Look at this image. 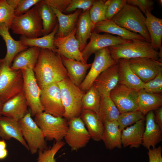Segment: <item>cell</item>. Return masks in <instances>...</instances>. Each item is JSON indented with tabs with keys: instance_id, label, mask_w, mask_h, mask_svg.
Here are the masks:
<instances>
[{
	"instance_id": "1",
	"label": "cell",
	"mask_w": 162,
	"mask_h": 162,
	"mask_svg": "<svg viewBox=\"0 0 162 162\" xmlns=\"http://www.w3.org/2000/svg\"><path fill=\"white\" fill-rule=\"evenodd\" d=\"M33 70L38 84L41 89L68 78L61 55L49 49L40 48Z\"/></svg>"
},
{
	"instance_id": "2",
	"label": "cell",
	"mask_w": 162,
	"mask_h": 162,
	"mask_svg": "<svg viewBox=\"0 0 162 162\" xmlns=\"http://www.w3.org/2000/svg\"><path fill=\"white\" fill-rule=\"evenodd\" d=\"M10 28L13 34L28 38H36L44 36L42 22L37 4L25 14L15 16Z\"/></svg>"
},
{
	"instance_id": "3",
	"label": "cell",
	"mask_w": 162,
	"mask_h": 162,
	"mask_svg": "<svg viewBox=\"0 0 162 162\" xmlns=\"http://www.w3.org/2000/svg\"><path fill=\"white\" fill-rule=\"evenodd\" d=\"M112 20L120 26L138 33L151 43V38L145 24L146 17L136 6L126 4Z\"/></svg>"
},
{
	"instance_id": "4",
	"label": "cell",
	"mask_w": 162,
	"mask_h": 162,
	"mask_svg": "<svg viewBox=\"0 0 162 162\" xmlns=\"http://www.w3.org/2000/svg\"><path fill=\"white\" fill-rule=\"evenodd\" d=\"M112 57L116 62L121 58L146 57L159 61V52L152 47L151 43L146 40H135L130 43L108 47Z\"/></svg>"
},
{
	"instance_id": "5",
	"label": "cell",
	"mask_w": 162,
	"mask_h": 162,
	"mask_svg": "<svg viewBox=\"0 0 162 162\" xmlns=\"http://www.w3.org/2000/svg\"><path fill=\"white\" fill-rule=\"evenodd\" d=\"M60 88L64 109L63 117L67 120L80 116L82 99L85 92L68 78L57 83Z\"/></svg>"
},
{
	"instance_id": "6",
	"label": "cell",
	"mask_w": 162,
	"mask_h": 162,
	"mask_svg": "<svg viewBox=\"0 0 162 162\" xmlns=\"http://www.w3.org/2000/svg\"><path fill=\"white\" fill-rule=\"evenodd\" d=\"M21 70H13L2 62L0 72V100L4 103L23 91Z\"/></svg>"
},
{
	"instance_id": "7",
	"label": "cell",
	"mask_w": 162,
	"mask_h": 162,
	"mask_svg": "<svg viewBox=\"0 0 162 162\" xmlns=\"http://www.w3.org/2000/svg\"><path fill=\"white\" fill-rule=\"evenodd\" d=\"M34 117V122L47 140L57 142L64 138L68 128L67 119L64 117H55L44 112Z\"/></svg>"
},
{
	"instance_id": "8",
	"label": "cell",
	"mask_w": 162,
	"mask_h": 162,
	"mask_svg": "<svg viewBox=\"0 0 162 162\" xmlns=\"http://www.w3.org/2000/svg\"><path fill=\"white\" fill-rule=\"evenodd\" d=\"M30 111L19 122L23 137L32 154L47 147L44 134L32 117Z\"/></svg>"
},
{
	"instance_id": "9",
	"label": "cell",
	"mask_w": 162,
	"mask_h": 162,
	"mask_svg": "<svg viewBox=\"0 0 162 162\" xmlns=\"http://www.w3.org/2000/svg\"><path fill=\"white\" fill-rule=\"evenodd\" d=\"M23 78V91L32 116L44 112L40 101L41 89L39 86L33 69L21 70Z\"/></svg>"
},
{
	"instance_id": "10",
	"label": "cell",
	"mask_w": 162,
	"mask_h": 162,
	"mask_svg": "<svg viewBox=\"0 0 162 162\" xmlns=\"http://www.w3.org/2000/svg\"><path fill=\"white\" fill-rule=\"evenodd\" d=\"M94 54L90 70L79 86L85 92L88 90L95 79L101 73L117 63L112 57L108 47L100 50Z\"/></svg>"
},
{
	"instance_id": "11",
	"label": "cell",
	"mask_w": 162,
	"mask_h": 162,
	"mask_svg": "<svg viewBox=\"0 0 162 162\" xmlns=\"http://www.w3.org/2000/svg\"><path fill=\"white\" fill-rule=\"evenodd\" d=\"M40 99L44 112L55 117H63L64 109L57 83L50 84L42 89Z\"/></svg>"
},
{
	"instance_id": "12",
	"label": "cell",
	"mask_w": 162,
	"mask_h": 162,
	"mask_svg": "<svg viewBox=\"0 0 162 162\" xmlns=\"http://www.w3.org/2000/svg\"><path fill=\"white\" fill-rule=\"evenodd\" d=\"M68 128L64 137L72 151L85 147L91 138L80 116L69 120Z\"/></svg>"
},
{
	"instance_id": "13",
	"label": "cell",
	"mask_w": 162,
	"mask_h": 162,
	"mask_svg": "<svg viewBox=\"0 0 162 162\" xmlns=\"http://www.w3.org/2000/svg\"><path fill=\"white\" fill-rule=\"evenodd\" d=\"M90 41L81 51L84 60L87 61L91 55L106 47L129 43L132 40L123 39L108 33L100 34L94 31L92 32Z\"/></svg>"
},
{
	"instance_id": "14",
	"label": "cell",
	"mask_w": 162,
	"mask_h": 162,
	"mask_svg": "<svg viewBox=\"0 0 162 162\" xmlns=\"http://www.w3.org/2000/svg\"><path fill=\"white\" fill-rule=\"evenodd\" d=\"M138 91L118 83L110 92L109 97L120 113L138 110L136 103Z\"/></svg>"
},
{
	"instance_id": "15",
	"label": "cell",
	"mask_w": 162,
	"mask_h": 162,
	"mask_svg": "<svg viewBox=\"0 0 162 162\" xmlns=\"http://www.w3.org/2000/svg\"><path fill=\"white\" fill-rule=\"evenodd\" d=\"M128 62L133 72L144 83L162 71V62L150 58H132L129 59Z\"/></svg>"
},
{
	"instance_id": "16",
	"label": "cell",
	"mask_w": 162,
	"mask_h": 162,
	"mask_svg": "<svg viewBox=\"0 0 162 162\" xmlns=\"http://www.w3.org/2000/svg\"><path fill=\"white\" fill-rule=\"evenodd\" d=\"M76 28L63 37H55L54 44L56 52L67 58L87 63L80 50L79 42L76 38Z\"/></svg>"
},
{
	"instance_id": "17",
	"label": "cell",
	"mask_w": 162,
	"mask_h": 162,
	"mask_svg": "<svg viewBox=\"0 0 162 162\" xmlns=\"http://www.w3.org/2000/svg\"><path fill=\"white\" fill-rule=\"evenodd\" d=\"M28 107L23 91L3 104L2 115L19 121L29 112Z\"/></svg>"
},
{
	"instance_id": "18",
	"label": "cell",
	"mask_w": 162,
	"mask_h": 162,
	"mask_svg": "<svg viewBox=\"0 0 162 162\" xmlns=\"http://www.w3.org/2000/svg\"><path fill=\"white\" fill-rule=\"evenodd\" d=\"M119 68L117 63L101 73L93 84L100 95L109 96L110 93L119 83Z\"/></svg>"
},
{
	"instance_id": "19",
	"label": "cell",
	"mask_w": 162,
	"mask_h": 162,
	"mask_svg": "<svg viewBox=\"0 0 162 162\" xmlns=\"http://www.w3.org/2000/svg\"><path fill=\"white\" fill-rule=\"evenodd\" d=\"M93 31L98 33L104 32L116 35L123 39L127 40L146 41L140 34L130 32L120 26L112 20H106L97 23L94 25Z\"/></svg>"
},
{
	"instance_id": "20",
	"label": "cell",
	"mask_w": 162,
	"mask_h": 162,
	"mask_svg": "<svg viewBox=\"0 0 162 162\" xmlns=\"http://www.w3.org/2000/svg\"><path fill=\"white\" fill-rule=\"evenodd\" d=\"M154 117L155 114L153 111L147 114L142 145L148 149L151 147L152 148L155 147L162 140V130L155 122Z\"/></svg>"
},
{
	"instance_id": "21",
	"label": "cell",
	"mask_w": 162,
	"mask_h": 162,
	"mask_svg": "<svg viewBox=\"0 0 162 162\" xmlns=\"http://www.w3.org/2000/svg\"><path fill=\"white\" fill-rule=\"evenodd\" d=\"M8 28L4 23L0 24V36L4 40L7 47V52L2 62L10 66L15 56L28 48L19 40L14 39L10 35Z\"/></svg>"
},
{
	"instance_id": "22",
	"label": "cell",
	"mask_w": 162,
	"mask_h": 162,
	"mask_svg": "<svg viewBox=\"0 0 162 162\" xmlns=\"http://www.w3.org/2000/svg\"><path fill=\"white\" fill-rule=\"evenodd\" d=\"M0 137L4 140L14 138L28 150V145L23 137L19 121L4 116H0Z\"/></svg>"
},
{
	"instance_id": "23",
	"label": "cell",
	"mask_w": 162,
	"mask_h": 162,
	"mask_svg": "<svg viewBox=\"0 0 162 162\" xmlns=\"http://www.w3.org/2000/svg\"><path fill=\"white\" fill-rule=\"evenodd\" d=\"M80 117L93 140H102L104 130V124L98 115L89 110H83Z\"/></svg>"
},
{
	"instance_id": "24",
	"label": "cell",
	"mask_w": 162,
	"mask_h": 162,
	"mask_svg": "<svg viewBox=\"0 0 162 162\" xmlns=\"http://www.w3.org/2000/svg\"><path fill=\"white\" fill-rule=\"evenodd\" d=\"M118 63L119 68V83L138 91L143 89L144 83L131 70L128 59L121 58L118 60Z\"/></svg>"
},
{
	"instance_id": "25",
	"label": "cell",
	"mask_w": 162,
	"mask_h": 162,
	"mask_svg": "<svg viewBox=\"0 0 162 162\" xmlns=\"http://www.w3.org/2000/svg\"><path fill=\"white\" fill-rule=\"evenodd\" d=\"M145 128L143 119L123 129L121 132L122 146L139 148L142 145Z\"/></svg>"
},
{
	"instance_id": "26",
	"label": "cell",
	"mask_w": 162,
	"mask_h": 162,
	"mask_svg": "<svg viewBox=\"0 0 162 162\" xmlns=\"http://www.w3.org/2000/svg\"><path fill=\"white\" fill-rule=\"evenodd\" d=\"M61 56L63 63L67 71L68 78L79 87L86 76L92 63H83Z\"/></svg>"
},
{
	"instance_id": "27",
	"label": "cell",
	"mask_w": 162,
	"mask_h": 162,
	"mask_svg": "<svg viewBox=\"0 0 162 162\" xmlns=\"http://www.w3.org/2000/svg\"><path fill=\"white\" fill-rule=\"evenodd\" d=\"M40 48L31 46L18 54L14 58L11 68L13 70L33 69L38 59Z\"/></svg>"
},
{
	"instance_id": "28",
	"label": "cell",
	"mask_w": 162,
	"mask_h": 162,
	"mask_svg": "<svg viewBox=\"0 0 162 162\" xmlns=\"http://www.w3.org/2000/svg\"><path fill=\"white\" fill-rule=\"evenodd\" d=\"M136 103L138 110L145 116L162 106V94L147 92L142 89L138 92Z\"/></svg>"
},
{
	"instance_id": "29",
	"label": "cell",
	"mask_w": 162,
	"mask_h": 162,
	"mask_svg": "<svg viewBox=\"0 0 162 162\" xmlns=\"http://www.w3.org/2000/svg\"><path fill=\"white\" fill-rule=\"evenodd\" d=\"M52 9L56 15L58 24L55 37H63L66 36L76 27L82 10H76L72 13L66 14L56 9Z\"/></svg>"
},
{
	"instance_id": "30",
	"label": "cell",
	"mask_w": 162,
	"mask_h": 162,
	"mask_svg": "<svg viewBox=\"0 0 162 162\" xmlns=\"http://www.w3.org/2000/svg\"><path fill=\"white\" fill-rule=\"evenodd\" d=\"M145 24L151 38V43L155 50L162 49V19L148 11L145 14Z\"/></svg>"
},
{
	"instance_id": "31",
	"label": "cell",
	"mask_w": 162,
	"mask_h": 162,
	"mask_svg": "<svg viewBox=\"0 0 162 162\" xmlns=\"http://www.w3.org/2000/svg\"><path fill=\"white\" fill-rule=\"evenodd\" d=\"M89 10L81 14L76 26V38L79 42L81 52L87 44V40L90 38L94 30V25L90 19Z\"/></svg>"
},
{
	"instance_id": "32",
	"label": "cell",
	"mask_w": 162,
	"mask_h": 162,
	"mask_svg": "<svg viewBox=\"0 0 162 162\" xmlns=\"http://www.w3.org/2000/svg\"><path fill=\"white\" fill-rule=\"evenodd\" d=\"M104 130L102 140L106 148L112 150L122 147L121 131L117 122H106L104 123Z\"/></svg>"
},
{
	"instance_id": "33",
	"label": "cell",
	"mask_w": 162,
	"mask_h": 162,
	"mask_svg": "<svg viewBox=\"0 0 162 162\" xmlns=\"http://www.w3.org/2000/svg\"><path fill=\"white\" fill-rule=\"evenodd\" d=\"M58 27V23L53 30L50 34L41 37L28 38L21 36L20 40L24 45L28 46H35L42 49H47L55 52L56 48L54 44V40Z\"/></svg>"
},
{
	"instance_id": "34",
	"label": "cell",
	"mask_w": 162,
	"mask_h": 162,
	"mask_svg": "<svg viewBox=\"0 0 162 162\" xmlns=\"http://www.w3.org/2000/svg\"><path fill=\"white\" fill-rule=\"evenodd\" d=\"M37 5L42 22L44 35H46L53 30L58 23V19L53 9L44 0H41Z\"/></svg>"
},
{
	"instance_id": "35",
	"label": "cell",
	"mask_w": 162,
	"mask_h": 162,
	"mask_svg": "<svg viewBox=\"0 0 162 162\" xmlns=\"http://www.w3.org/2000/svg\"><path fill=\"white\" fill-rule=\"evenodd\" d=\"M120 113L109 96L101 95L98 116L104 123L117 122Z\"/></svg>"
},
{
	"instance_id": "36",
	"label": "cell",
	"mask_w": 162,
	"mask_h": 162,
	"mask_svg": "<svg viewBox=\"0 0 162 162\" xmlns=\"http://www.w3.org/2000/svg\"><path fill=\"white\" fill-rule=\"evenodd\" d=\"M101 95L93 84L85 93L82 99V109L92 110L98 116Z\"/></svg>"
},
{
	"instance_id": "37",
	"label": "cell",
	"mask_w": 162,
	"mask_h": 162,
	"mask_svg": "<svg viewBox=\"0 0 162 162\" xmlns=\"http://www.w3.org/2000/svg\"><path fill=\"white\" fill-rule=\"evenodd\" d=\"M144 116L139 110L120 113L117 120L119 129L122 132L128 126L143 119Z\"/></svg>"
},
{
	"instance_id": "38",
	"label": "cell",
	"mask_w": 162,
	"mask_h": 162,
	"mask_svg": "<svg viewBox=\"0 0 162 162\" xmlns=\"http://www.w3.org/2000/svg\"><path fill=\"white\" fill-rule=\"evenodd\" d=\"M106 0H95L89 10V14L92 23H97L106 20V15L107 5Z\"/></svg>"
},
{
	"instance_id": "39",
	"label": "cell",
	"mask_w": 162,
	"mask_h": 162,
	"mask_svg": "<svg viewBox=\"0 0 162 162\" xmlns=\"http://www.w3.org/2000/svg\"><path fill=\"white\" fill-rule=\"evenodd\" d=\"M65 144L63 140L56 142L52 146L38 150L37 162H57L55 158V156Z\"/></svg>"
},
{
	"instance_id": "40",
	"label": "cell",
	"mask_w": 162,
	"mask_h": 162,
	"mask_svg": "<svg viewBox=\"0 0 162 162\" xmlns=\"http://www.w3.org/2000/svg\"><path fill=\"white\" fill-rule=\"evenodd\" d=\"M14 9L6 0H0V24L4 23L9 29L15 16Z\"/></svg>"
},
{
	"instance_id": "41",
	"label": "cell",
	"mask_w": 162,
	"mask_h": 162,
	"mask_svg": "<svg viewBox=\"0 0 162 162\" xmlns=\"http://www.w3.org/2000/svg\"><path fill=\"white\" fill-rule=\"evenodd\" d=\"M107 5L106 17V20H112L127 4V0H106Z\"/></svg>"
},
{
	"instance_id": "42",
	"label": "cell",
	"mask_w": 162,
	"mask_h": 162,
	"mask_svg": "<svg viewBox=\"0 0 162 162\" xmlns=\"http://www.w3.org/2000/svg\"><path fill=\"white\" fill-rule=\"evenodd\" d=\"M143 89L146 92L154 93L162 92V71L152 80L144 83Z\"/></svg>"
},
{
	"instance_id": "43",
	"label": "cell",
	"mask_w": 162,
	"mask_h": 162,
	"mask_svg": "<svg viewBox=\"0 0 162 162\" xmlns=\"http://www.w3.org/2000/svg\"><path fill=\"white\" fill-rule=\"evenodd\" d=\"M94 0H71L64 12H70L76 10L80 9L83 12L90 9L93 4Z\"/></svg>"
},
{
	"instance_id": "44",
	"label": "cell",
	"mask_w": 162,
	"mask_h": 162,
	"mask_svg": "<svg viewBox=\"0 0 162 162\" xmlns=\"http://www.w3.org/2000/svg\"><path fill=\"white\" fill-rule=\"evenodd\" d=\"M40 0H19L18 4L14 10L15 16H18L27 12L32 6H34Z\"/></svg>"
},
{
	"instance_id": "45",
	"label": "cell",
	"mask_w": 162,
	"mask_h": 162,
	"mask_svg": "<svg viewBox=\"0 0 162 162\" xmlns=\"http://www.w3.org/2000/svg\"><path fill=\"white\" fill-rule=\"evenodd\" d=\"M127 3L136 6L145 14L148 11L151 12L154 2L152 0H127Z\"/></svg>"
},
{
	"instance_id": "46",
	"label": "cell",
	"mask_w": 162,
	"mask_h": 162,
	"mask_svg": "<svg viewBox=\"0 0 162 162\" xmlns=\"http://www.w3.org/2000/svg\"><path fill=\"white\" fill-rule=\"evenodd\" d=\"M44 2L52 8L64 13L71 0H44Z\"/></svg>"
},
{
	"instance_id": "47",
	"label": "cell",
	"mask_w": 162,
	"mask_h": 162,
	"mask_svg": "<svg viewBox=\"0 0 162 162\" xmlns=\"http://www.w3.org/2000/svg\"><path fill=\"white\" fill-rule=\"evenodd\" d=\"M148 154L149 157V162H158L159 155L161 153L162 147L159 146L157 148L154 147L152 149H148Z\"/></svg>"
},
{
	"instance_id": "48",
	"label": "cell",
	"mask_w": 162,
	"mask_h": 162,
	"mask_svg": "<svg viewBox=\"0 0 162 162\" xmlns=\"http://www.w3.org/2000/svg\"><path fill=\"white\" fill-rule=\"evenodd\" d=\"M156 110V116L154 119L156 123L162 130V107H159Z\"/></svg>"
},
{
	"instance_id": "49",
	"label": "cell",
	"mask_w": 162,
	"mask_h": 162,
	"mask_svg": "<svg viewBox=\"0 0 162 162\" xmlns=\"http://www.w3.org/2000/svg\"><path fill=\"white\" fill-rule=\"evenodd\" d=\"M8 151L6 148L0 151V160L5 158L8 155Z\"/></svg>"
},
{
	"instance_id": "50",
	"label": "cell",
	"mask_w": 162,
	"mask_h": 162,
	"mask_svg": "<svg viewBox=\"0 0 162 162\" xmlns=\"http://www.w3.org/2000/svg\"><path fill=\"white\" fill-rule=\"evenodd\" d=\"M8 3L14 9L16 7L19 0H7Z\"/></svg>"
},
{
	"instance_id": "51",
	"label": "cell",
	"mask_w": 162,
	"mask_h": 162,
	"mask_svg": "<svg viewBox=\"0 0 162 162\" xmlns=\"http://www.w3.org/2000/svg\"><path fill=\"white\" fill-rule=\"evenodd\" d=\"M7 144L5 140H0V151L6 148Z\"/></svg>"
},
{
	"instance_id": "52",
	"label": "cell",
	"mask_w": 162,
	"mask_h": 162,
	"mask_svg": "<svg viewBox=\"0 0 162 162\" xmlns=\"http://www.w3.org/2000/svg\"><path fill=\"white\" fill-rule=\"evenodd\" d=\"M4 103L0 100V117L2 116V110L3 104Z\"/></svg>"
},
{
	"instance_id": "53",
	"label": "cell",
	"mask_w": 162,
	"mask_h": 162,
	"mask_svg": "<svg viewBox=\"0 0 162 162\" xmlns=\"http://www.w3.org/2000/svg\"><path fill=\"white\" fill-rule=\"evenodd\" d=\"M158 162H162V158L161 153H160L159 156Z\"/></svg>"
},
{
	"instance_id": "54",
	"label": "cell",
	"mask_w": 162,
	"mask_h": 162,
	"mask_svg": "<svg viewBox=\"0 0 162 162\" xmlns=\"http://www.w3.org/2000/svg\"><path fill=\"white\" fill-rule=\"evenodd\" d=\"M2 62V58H0V70H1Z\"/></svg>"
},
{
	"instance_id": "55",
	"label": "cell",
	"mask_w": 162,
	"mask_h": 162,
	"mask_svg": "<svg viewBox=\"0 0 162 162\" xmlns=\"http://www.w3.org/2000/svg\"><path fill=\"white\" fill-rule=\"evenodd\" d=\"M159 2L160 4H161V5H162V2L161 0H159Z\"/></svg>"
}]
</instances>
